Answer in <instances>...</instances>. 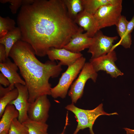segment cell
Listing matches in <instances>:
<instances>
[{
  "instance_id": "6da1fadb",
  "label": "cell",
  "mask_w": 134,
  "mask_h": 134,
  "mask_svg": "<svg viewBox=\"0 0 134 134\" xmlns=\"http://www.w3.org/2000/svg\"><path fill=\"white\" fill-rule=\"evenodd\" d=\"M17 22L21 40L40 57L51 48H63L79 28L69 17L64 0H34L23 5Z\"/></svg>"
},
{
  "instance_id": "7a4b0ae2",
  "label": "cell",
  "mask_w": 134,
  "mask_h": 134,
  "mask_svg": "<svg viewBox=\"0 0 134 134\" xmlns=\"http://www.w3.org/2000/svg\"><path fill=\"white\" fill-rule=\"evenodd\" d=\"M34 51L28 43L18 41L11 49L9 55L18 67L29 92L31 103L44 95H50L51 78L58 77L62 70V66L50 60L43 63L35 56Z\"/></svg>"
},
{
  "instance_id": "3957f363",
  "label": "cell",
  "mask_w": 134,
  "mask_h": 134,
  "mask_svg": "<svg viewBox=\"0 0 134 134\" xmlns=\"http://www.w3.org/2000/svg\"><path fill=\"white\" fill-rule=\"evenodd\" d=\"M103 105L101 103L95 109L91 110H85L79 108L74 105L73 103L67 105L65 108L73 113L77 119L78 124L73 134H77L80 130L88 128L91 134H95L93 127L97 119L101 115H118L117 112L108 113L103 110Z\"/></svg>"
},
{
  "instance_id": "277c9868",
  "label": "cell",
  "mask_w": 134,
  "mask_h": 134,
  "mask_svg": "<svg viewBox=\"0 0 134 134\" xmlns=\"http://www.w3.org/2000/svg\"><path fill=\"white\" fill-rule=\"evenodd\" d=\"M85 61V58L82 56L62 73L57 84L51 89L50 95L53 98L64 99L66 97L69 88L80 73Z\"/></svg>"
},
{
  "instance_id": "5b68a950",
  "label": "cell",
  "mask_w": 134,
  "mask_h": 134,
  "mask_svg": "<svg viewBox=\"0 0 134 134\" xmlns=\"http://www.w3.org/2000/svg\"><path fill=\"white\" fill-rule=\"evenodd\" d=\"M98 74L89 62L85 63L79 76L70 86L68 95L70 97L72 103H76L82 97L86 83L89 79L96 82Z\"/></svg>"
},
{
  "instance_id": "8992f818",
  "label": "cell",
  "mask_w": 134,
  "mask_h": 134,
  "mask_svg": "<svg viewBox=\"0 0 134 134\" xmlns=\"http://www.w3.org/2000/svg\"><path fill=\"white\" fill-rule=\"evenodd\" d=\"M122 4L106 5L100 8L94 15L99 30L106 27L116 26L122 16Z\"/></svg>"
},
{
  "instance_id": "52a82bcc",
  "label": "cell",
  "mask_w": 134,
  "mask_h": 134,
  "mask_svg": "<svg viewBox=\"0 0 134 134\" xmlns=\"http://www.w3.org/2000/svg\"><path fill=\"white\" fill-rule=\"evenodd\" d=\"M117 36H106L100 30L98 31L92 37V43L88 52L91 54V59L104 56L112 50L113 43L118 38Z\"/></svg>"
},
{
  "instance_id": "ba28073f",
  "label": "cell",
  "mask_w": 134,
  "mask_h": 134,
  "mask_svg": "<svg viewBox=\"0 0 134 134\" xmlns=\"http://www.w3.org/2000/svg\"><path fill=\"white\" fill-rule=\"evenodd\" d=\"M117 58L116 53L111 50L106 55L94 59H91L90 62L97 72L103 70L109 74L111 76L116 78L123 75L115 63Z\"/></svg>"
},
{
  "instance_id": "9c48e42d",
  "label": "cell",
  "mask_w": 134,
  "mask_h": 134,
  "mask_svg": "<svg viewBox=\"0 0 134 134\" xmlns=\"http://www.w3.org/2000/svg\"><path fill=\"white\" fill-rule=\"evenodd\" d=\"M51 106L47 95L39 97L30 103L28 112L29 119L32 120L46 123L49 117Z\"/></svg>"
},
{
  "instance_id": "30bf717a",
  "label": "cell",
  "mask_w": 134,
  "mask_h": 134,
  "mask_svg": "<svg viewBox=\"0 0 134 134\" xmlns=\"http://www.w3.org/2000/svg\"><path fill=\"white\" fill-rule=\"evenodd\" d=\"M15 87L18 90V96L10 104L13 105L18 111L19 116L18 119L22 123L29 119L28 114L30 104L29 101V92L26 85L17 83L15 85Z\"/></svg>"
},
{
  "instance_id": "8fae6325",
  "label": "cell",
  "mask_w": 134,
  "mask_h": 134,
  "mask_svg": "<svg viewBox=\"0 0 134 134\" xmlns=\"http://www.w3.org/2000/svg\"><path fill=\"white\" fill-rule=\"evenodd\" d=\"M46 55L50 60L54 61L59 60L61 65L69 66L73 64L78 59L82 56L80 53L72 52L64 48L52 47L47 51Z\"/></svg>"
},
{
  "instance_id": "7c38bea8",
  "label": "cell",
  "mask_w": 134,
  "mask_h": 134,
  "mask_svg": "<svg viewBox=\"0 0 134 134\" xmlns=\"http://www.w3.org/2000/svg\"><path fill=\"white\" fill-rule=\"evenodd\" d=\"M84 30L79 27L78 31L72 37L69 42L63 48L72 52L79 53L88 48L92 41V37L88 36Z\"/></svg>"
},
{
  "instance_id": "4fadbf2b",
  "label": "cell",
  "mask_w": 134,
  "mask_h": 134,
  "mask_svg": "<svg viewBox=\"0 0 134 134\" xmlns=\"http://www.w3.org/2000/svg\"><path fill=\"white\" fill-rule=\"evenodd\" d=\"M75 23L86 32L88 37H93L99 31L98 25L93 15L84 10L74 20Z\"/></svg>"
},
{
  "instance_id": "5bb4252c",
  "label": "cell",
  "mask_w": 134,
  "mask_h": 134,
  "mask_svg": "<svg viewBox=\"0 0 134 134\" xmlns=\"http://www.w3.org/2000/svg\"><path fill=\"white\" fill-rule=\"evenodd\" d=\"M18 67L8 58L4 62L0 63V71L9 80L11 85H14L17 83L26 85L23 79L17 72Z\"/></svg>"
},
{
  "instance_id": "9a60e30c",
  "label": "cell",
  "mask_w": 134,
  "mask_h": 134,
  "mask_svg": "<svg viewBox=\"0 0 134 134\" xmlns=\"http://www.w3.org/2000/svg\"><path fill=\"white\" fill-rule=\"evenodd\" d=\"M128 22L126 17L121 16L116 25L117 31L120 37V39L117 44L113 46L112 50H114L119 45H122L126 48H130L132 44V39L131 34H128L127 32V26Z\"/></svg>"
},
{
  "instance_id": "2e32d148",
  "label": "cell",
  "mask_w": 134,
  "mask_h": 134,
  "mask_svg": "<svg viewBox=\"0 0 134 134\" xmlns=\"http://www.w3.org/2000/svg\"><path fill=\"white\" fill-rule=\"evenodd\" d=\"M84 10L93 15L101 7L122 4V0H82Z\"/></svg>"
},
{
  "instance_id": "e0dca14e",
  "label": "cell",
  "mask_w": 134,
  "mask_h": 134,
  "mask_svg": "<svg viewBox=\"0 0 134 134\" xmlns=\"http://www.w3.org/2000/svg\"><path fill=\"white\" fill-rule=\"evenodd\" d=\"M18 111L13 104H9L6 107L0 120V132L9 130L10 124L15 119L18 118Z\"/></svg>"
},
{
  "instance_id": "ac0fdd59",
  "label": "cell",
  "mask_w": 134,
  "mask_h": 134,
  "mask_svg": "<svg viewBox=\"0 0 134 134\" xmlns=\"http://www.w3.org/2000/svg\"><path fill=\"white\" fill-rule=\"evenodd\" d=\"M21 34L19 28L16 27L3 37L0 38V44L5 46L7 56L9 57L10 52L14 44L21 39Z\"/></svg>"
},
{
  "instance_id": "d6986e66",
  "label": "cell",
  "mask_w": 134,
  "mask_h": 134,
  "mask_svg": "<svg viewBox=\"0 0 134 134\" xmlns=\"http://www.w3.org/2000/svg\"><path fill=\"white\" fill-rule=\"evenodd\" d=\"M27 128L29 134H48V125L43 123L29 119L22 123Z\"/></svg>"
},
{
  "instance_id": "ffe728a7",
  "label": "cell",
  "mask_w": 134,
  "mask_h": 134,
  "mask_svg": "<svg viewBox=\"0 0 134 134\" xmlns=\"http://www.w3.org/2000/svg\"><path fill=\"white\" fill-rule=\"evenodd\" d=\"M70 17L74 21L77 15L84 10L82 0H64Z\"/></svg>"
},
{
  "instance_id": "44dd1931",
  "label": "cell",
  "mask_w": 134,
  "mask_h": 134,
  "mask_svg": "<svg viewBox=\"0 0 134 134\" xmlns=\"http://www.w3.org/2000/svg\"><path fill=\"white\" fill-rule=\"evenodd\" d=\"M18 92L15 88L2 97L0 98V117L1 118L6 106L17 97Z\"/></svg>"
},
{
  "instance_id": "7402d4cb",
  "label": "cell",
  "mask_w": 134,
  "mask_h": 134,
  "mask_svg": "<svg viewBox=\"0 0 134 134\" xmlns=\"http://www.w3.org/2000/svg\"><path fill=\"white\" fill-rule=\"evenodd\" d=\"M15 22L13 19L8 17L0 16V38L5 35L8 32L15 28Z\"/></svg>"
},
{
  "instance_id": "603a6c76",
  "label": "cell",
  "mask_w": 134,
  "mask_h": 134,
  "mask_svg": "<svg viewBox=\"0 0 134 134\" xmlns=\"http://www.w3.org/2000/svg\"><path fill=\"white\" fill-rule=\"evenodd\" d=\"M9 134H29V133L26 127L18 118H16L10 124Z\"/></svg>"
},
{
  "instance_id": "cb8c5ba5",
  "label": "cell",
  "mask_w": 134,
  "mask_h": 134,
  "mask_svg": "<svg viewBox=\"0 0 134 134\" xmlns=\"http://www.w3.org/2000/svg\"><path fill=\"white\" fill-rule=\"evenodd\" d=\"M34 0H0V2L2 3L7 2L10 3V5L9 7L12 13L13 14H15L18 8L23 5L31 4Z\"/></svg>"
},
{
  "instance_id": "d4e9b609",
  "label": "cell",
  "mask_w": 134,
  "mask_h": 134,
  "mask_svg": "<svg viewBox=\"0 0 134 134\" xmlns=\"http://www.w3.org/2000/svg\"><path fill=\"white\" fill-rule=\"evenodd\" d=\"M15 88V86L11 85L5 88L3 87L1 85H0V98L4 96Z\"/></svg>"
},
{
  "instance_id": "484cf974",
  "label": "cell",
  "mask_w": 134,
  "mask_h": 134,
  "mask_svg": "<svg viewBox=\"0 0 134 134\" xmlns=\"http://www.w3.org/2000/svg\"><path fill=\"white\" fill-rule=\"evenodd\" d=\"M8 58L5 46L3 44H0V63L4 62Z\"/></svg>"
},
{
  "instance_id": "4316f807",
  "label": "cell",
  "mask_w": 134,
  "mask_h": 134,
  "mask_svg": "<svg viewBox=\"0 0 134 134\" xmlns=\"http://www.w3.org/2000/svg\"><path fill=\"white\" fill-rule=\"evenodd\" d=\"M0 84L5 87L9 86L10 84L8 79L1 72L0 73Z\"/></svg>"
},
{
  "instance_id": "83f0119b",
  "label": "cell",
  "mask_w": 134,
  "mask_h": 134,
  "mask_svg": "<svg viewBox=\"0 0 134 134\" xmlns=\"http://www.w3.org/2000/svg\"><path fill=\"white\" fill-rule=\"evenodd\" d=\"M134 28V15L131 20L128 21L127 26V31L128 34H130Z\"/></svg>"
},
{
  "instance_id": "f1b7e54d",
  "label": "cell",
  "mask_w": 134,
  "mask_h": 134,
  "mask_svg": "<svg viewBox=\"0 0 134 134\" xmlns=\"http://www.w3.org/2000/svg\"><path fill=\"white\" fill-rule=\"evenodd\" d=\"M124 129L126 131L127 134H134V129H131L127 128Z\"/></svg>"
},
{
  "instance_id": "f546056e",
  "label": "cell",
  "mask_w": 134,
  "mask_h": 134,
  "mask_svg": "<svg viewBox=\"0 0 134 134\" xmlns=\"http://www.w3.org/2000/svg\"><path fill=\"white\" fill-rule=\"evenodd\" d=\"M68 113L67 114L66 117V123L65 124V126L64 127V129L63 132L61 134H64V132L65 131V130L66 128V126L67 125H68Z\"/></svg>"
},
{
  "instance_id": "4dcf8cb0",
  "label": "cell",
  "mask_w": 134,
  "mask_h": 134,
  "mask_svg": "<svg viewBox=\"0 0 134 134\" xmlns=\"http://www.w3.org/2000/svg\"><path fill=\"white\" fill-rule=\"evenodd\" d=\"M0 134H9V130L7 129L3 131L0 132Z\"/></svg>"
},
{
  "instance_id": "1f68e13d",
  "label": "cell",
  "mask_w": 134,
  "mask_h": 134,
  "mask_svg": "<svg viewBox=\"0 0 134 134\" xmlns=\"http://www.w3.org/2000/svg\"><path fill=\"white\" fill-rule=\"evenodd\" d=\"M133 2H134V0L133 1Z\"/></svg>"
}]
</instances>
